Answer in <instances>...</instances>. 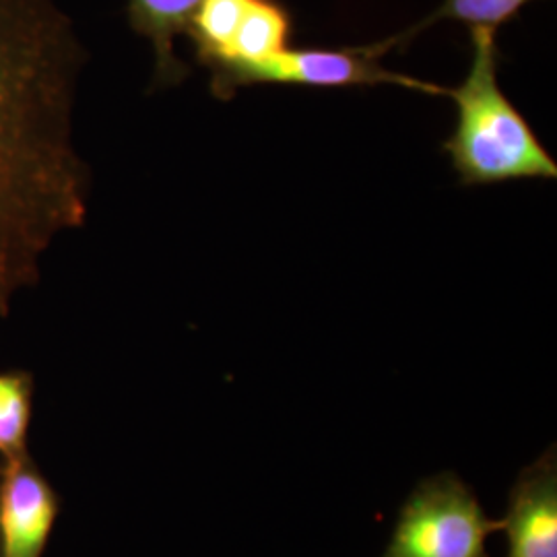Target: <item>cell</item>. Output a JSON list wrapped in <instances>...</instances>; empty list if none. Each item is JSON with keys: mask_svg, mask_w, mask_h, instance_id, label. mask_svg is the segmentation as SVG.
Wrapping results in <instances>:
<instances>
[{"mask_svg": "<svg viewBox=\"0 0 557 557\" xmlns=\"http://www.w3.org/2000/svg\"><path fill=\"white\" fill-rule=\"evenodd\" d=\"M250 2L252 0H200L186 36L193 41L195 59L207 71L218 69L227 60Z\"/></svg>", "mask_w": 557, "mask_h": 557, "instance_id": "obj_9", "label": "cell"}, {"mask_svg": "<svg viewBox=\"0 0 557 557\" xmlns=\"http://www.w3.org/2000/svg\"><path fill=\"white\" fill-rule=\"evenodd\" d=\"M380 59L382 57L372 46L343 50L285 48L259 62L232 64L209 73L211 94L220 100H230L236 91L252 85H301L319 89L398 85L421 94L448 96L446 87L388 71L380 64Z\"/></svg>", "mask_w": 557, "mask_h": 557, "instance_id": "obj_4", "label": "cell"}, {"mask_svg": "<svg viewBox=\"0 0 557 557\" xmlns=\"http://www.w3.org/2000/svg\"><path fill=\"white\" fill-rule=\"evenodd\" d=\"M499 531L473 490L455 473L423 479L407 498L382 557H490L485 543Z\"/></svg>", "mask_w": 557, "mask_h": 557, "instance_id": "obj_3", "label": "cell"}, {"mask_svg": "<svg viewBox=\"0 0 557 557\" xmlns=\"http://www.w3.org/2000/svg\"><path fill=\"white\" fill-rule=\"evenodd\" d=\"M529 2H533V0H444L432 15H428L425 20L419 21L416 25H411L407 32L398 34L391 40L376 41L372 46L382 57L391 48H400V44L413 40L419 32H423V29H428V27H432V25H436V23L444 20L460 21V23L469 25V29L487 27V29L498 32L502 25L515 20L520 13V9Z\"/></svg>", "mask_w": 557, "mask_h": 557, "instance_id": "obj_10", "label": "cell"}, {"mask_svg": "<svg viewBox=\"0 0 557 557\" xmlns=\"http://www.w3.org/2000/svg\"><path fill=\"white\" fill-rule=\"evenodd\" d=\"M87 52L57 0H0V317L85 227L91 174L75 140Z\"/></svg>", "mask_w": 557, "mask_h": 557, "instance_id": "obj_1", "label": "cell"}, {"mask_svg": "<svg viewBox=\"0 0 557 557\" xmlns=\"http://www.w3.org/2000/svg\"><path fill=\"white\" fill-rule=\"evenodd\" d=\"M199 4L200 0H128L126 13L133 32L153 48V89L176 87L188 77L190 71L180 60L176 40L188 32Z\"/></svg>", "mask_w": 557, "mask_h": 557, "instance_id": "obj_7", "label": "cell"}, {"mask_svg": "<svg viewBox=\"0 0 557 557\" xmlns=\"http://www.w3.org/2000/svg\"><path fill=\"white\" fill-rule=\"evenodd\" d=\"M499 529L508 535L506 557H557L556 444L520 471Z\"/></svg>", "mask_w": 557, "mask_h": 557, "instance_id": "obj_6", "label": "cell"}, {"mask_svg": "<svg viewBox=\"0 0 557 557\" xmlns=\"http://www.w3.org/2000/svg\"><path fill=\"white\" fill-rule=\"evenodd\" d=\"M34 411V376L23 370L0 372V455H27V430Z\"/></svg>", "mask_w": 557, "mask_h": 557, "instance_id": "obj_11", "label": "cell"}, {"mask_svg": "<svg viewBox=\"0 0 557 557\" xmlns=\"http://www.w3.org/2000/svg\"><path fill=\"white\" fill-rule=\"evenodd\" d=\"M59 499L29 455L4 458L0 478V557H41Z\"/></svg>", "mask_w": 557, "mask_h": 557, "instance_id": "obj_5", "label": "cell"}, {"mask_svg": "<svg viewBox=\"0 0 557 557\" xmlns=\"http://www.w3.org/2000/svg\"><path fill=\"white\" fill-rule=\"evenodd\" d=\"M292 34L294 21L287 7H283L278 0H252L239 23L227 60L213 71L232 64L259 62L283 52L285 48H289Z\"/></svg>", "mask_w": 557, "mask_h": 557, "instance_id": "obj_8", "label": "cell"}, {"mask_svg": "<svg viewBox=\"0 0 557 557\" xmlns=\"http://www.w3.org/2000/svg\"><path fill=\"white\" fill-rule=\"evenodd\" d=\"M494 29L473 27V59L465 81L448 89L457 101L455 133L444 140L462 186L510 180H556L557 163L535 131L498 85V44Z\"/></svg>", "mask_w": 557, "mask_h": 557, "instance_id": "obj_2", "label": "cell"}]
</instances>
